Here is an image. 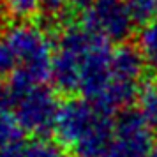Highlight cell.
Returning <instances> with one entry per match:
<instances>
[{"label": "cell", "instance_id": "obj_11", "mask_svg": "<svg viewBox=\"0 0 157 157\" xmlns=\"http://www.w3.org/2000/svg\"><path fill=\"white\" fill-rule=\"evenodd\" d=\"M134 23H150L155 20L157 14V0H124Z\"/></svg>", "mask_w": 157, "mask_h": 157}, {"label": "cell", "instance_id": "obj_12", "mask_svg": "<svg viewBox=\"0 0 157 157\" xmlns=\"http://www.w3.org/2000/svg\"><path fill=\"white\" fill-rule=\"evenodd\" d=\"M7 13L16 20H27L43 7V0H6Z\"/></svg>", "mask_w": 157, "mask_h": 157}, {"label": "cell", "instance_id": "obj_3", "mask_svg": "<svg viewBox=\"0 0 157 157\" xmlns=\"http://www.w3.org/2000/svg\"><path fill=\"white\" fill-rule=\"evenodd\" d=\"M104 37L94 34L83 25H67L60 32L51 60V79L60 92L79 90L81 71L88 53Z\"/></svg>", "mask_w": 157, "mask_h": 157}, {"label": "cell", "instance_id": "obj_19", "mask_svg": "<svg viewBox=\"0 0 157 157\" xmlns=\"http://www.w3.org/2000/svg\"><path fill=\"white\" fill-rule=\"evenodd\" d=\"M150 157H157V154H152V155H150Z\"/></svg>", "mask_w": 157, "mask_h": 157}, {"label": "cell", "instance_id": "obj_6", "mask_svg": "<svg viewBox=\"0 0 157 157\" xmlns=\"http://www.w3.org/2000/svg\"><path fill=\"white\" fill-rule=\"evenodd\" d=\"M81 23L106 41H125L134 27L124 0H97L85 9Z\"/></svg>", "mask_w": 157, "mask_h": 157}, {"label": "cell", "instance_id": "obj_8", "mask_svg": "<svg viewBox=\"0 0 157 157\" xmlns=\"http://www.w3.org/2000/svg\"><path fill=\"white\" fill-rule=\"evenodd\" d=\"M138 108L147 124L154 131H157V81H148L140 88Z\"/></svg>", "mask_w": 157, "mask_h": 157}, {"label": "cell", "instance_id": "obj_7", "mask_svg": "<svg viewBox=\"0 0 157 157\" xmlns=\"http://www.w3.org/2000/svg\"><path fill=\"white\" fill-rule=\"evenodd\" d=\"M143 67H145V58L140 48L122 43L113 50V55H111V76L113 78L138 83L143 74Z\"/></svg>", "mask_w": 157, "mask_h": 157}, {"label": "cell", "instance_id": "obj_4", "mask_svg": "<svg viewBox=\"0 0 157 157\" xmlns=\"http://www.w3.org/2000/svg\"><path fill=\"white\" fill-rule=\"evenodd\" d=\"M154 148V129L140 111L124 109L115 118L111 141L101 157H150Z\"/></svg>", "mask_w": 157, "mask_h": 157}, {"label": "cell", "instance_id": "obj_10", "mask_svg": "<svg viewBox=\"0 0 157 157\" xmlns=\"http://www.w3.org/2000/svg\"><path fill=\"white\" fill-rule=\"evenodd\" d=\"M27 157H67V152L60 141L36 138L27 145Z\"/></svg>", "mask_w": 157, "mask_h": 157}, {"label": "cell", "instance_id": "obj_15", "mask_svg": "<svg viewBox=\"0 0 157 157\" xmlns=\"http://www.w3.org/2000/svg\"><path fill=\"white\" fill-rule=\"evenodd\" d=\"M14 95H13V90L9 83H4L0 79V113H7L11 108L14 106Z\"/></svg>", "mask_w": 157, "mask_h": 157}, {"label": "cell", "instance_id": "obj_20", "mask_svg": "<svg viewBox=\"0 0 157 157\" xmlns=\"http://www.w3.org/2000/svg\"><path fill=\"white\" fill-rule=\"evenodd\" d=\"M0 4H6V0H0Z\"/></svg>", "mask_w": 157, "mask_h": 157}, {"label": "cell", "instance_id": "obj_18", "mask_svg": "<svg viewBox=\"0 0 157 157\" xmlns=\"http://www.w3.org/2000/svg\"><path fill=\"white\" fill-rule=\"evenodd\" d=\"M74 2V6H78V7H81V9H88L92 4H95L97 0H72Z\"/></svg>", "mask_w": 157, "mask_h": 157}, {"label": "cell", "instance_id": "obj_1", "mask_svg": "<svg viewBox=\"0 0 157 157\" xmlns=\"http://www.w3.org/2000/svg\"><path fill=\"white\" fill-rule=\"evenodd\" d=\"M115 120L86 99L72 97L60 104L55 132L78 157H101L113 136Z\"/></svg>", "mask_w": 157, "mask_h": 157}, {"label": "cell", "instance_id": "obj_2", "mask_svg": "<svg viewBox=\"0 0 157 157\" xmlns=\"http://www.w3.org/2000/svg\"><path fill=\"white\" fill-rule=\"evenodd\" d=\"M4 36L7 37L18 57V69L9 76V86L14 101L51 78V60L55 46L41 27L32 23L11 25Z\"/></svg>", "mask_w": 157, "mask_h": 157}, {"label": "cell", "instance_id": "obj_13", "mask_svg": "<svg viewBox=\"0 0 157 157\" xmlns=\"http://www.w3.org/2000/svg\"><path fill=\"white\" fill-rule=\"evenodd\" d=\"M18 69V57L6 36H0V78L11 76Z\"/></svg>", "mask_w": 157, "mask_h": 157}, {"label": "cell", "instance_id": "obj_16", "mask_svg": "<svg viewBox=\"0 0 157 157\" xmlns=\"http://www.w3.org/2000/svg\"><path fill=\"white\" fill-rule=\"evenodd\" d=\"M0 157H27V145L21 141L0 147Z\"/></svg>", "mask_w": 157, "mask_h": 157}, {"label": "cell", "instance_id": "obj_14", "mask_svg": "<svg viewBox=\"0 0 157 157\" xmlns=\"http://www.w3.org/2000/svg\"><path fill=\"white\" fill-rule=\"evenodd\" d=\"M20 138H21V129L16 118L9 113H0V147L20 141Z\"/></svg>", "mask_w": 157, "mask_h": 157}, {"label": "cell", "instance_id": "obj_9", "mask_svg": "<svg viewBox=\"0 0 157 157\" xmlns=\"http://www.w3.org/2000/svg\"><path fill=\"white\" fill-rule=\"evenodd\" d=\"M140 51L145 64L157 74V18L147 23L140 32Z\"/></svg>", "mask_w": 157, "mask_h": 157}, {"label": "cell", "instance_id": "obj_5", "mask_svg": "<svg viewBox=\"0 0 157 157\" xmlns=\"http://www.w3.org/2000/svg\"><path fill=\"white\" fill-rule=\"evenodd\" d=\"M60 111L55 92L46 85L36 86L14 102V118L21 131L43 136L55 129Z\"/></svg>", "mask_w": 157, "mask_h": 157}, {"label": "cell", "instance_id": "obj_17", "mask_svg": "<svg viewBox=\"0 0 157 157\" xmlns=\"http://www.w3.org/2000/svg\"><path fill=\"white\" fill-rule=\"evenodd\" d=\"M69 0H43V9L50 14H58L65 9Z\"/></svg>", "mask_w": 157, "mask_h": 157}]
</instances>
